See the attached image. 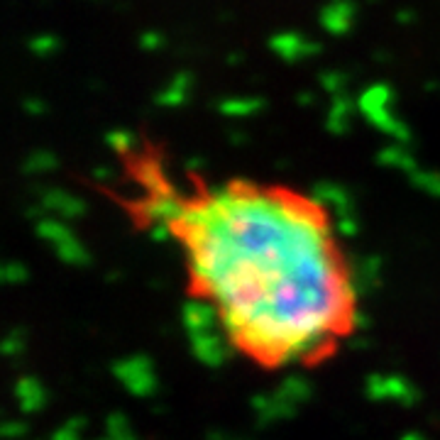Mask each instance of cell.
I'll list each match as a JSON object with an SVG mask.
<instances>
[{"label":"cell","instance_id":"cell-1","mask_svg":"<svg viewBox=\"0 0 440 440\" xmlns=\"http://www.w3.org/2000/svg\"><path fill=\"white\" fill-rule=\"evenodd\" d=\"M269 47H272L274 54L282 57L284 61H301L321 52V44L306 40L299 32H279V35H274L272 40H269Z\"/></svg>","mask_w":440,"mask_h":440},{"label":"cell","instance_id":"cell-9","mask_svg":"<svg viewBox=\"0 0 440 440\" xmlns=\"http://www.w3.org/2000/svg\"><path fill=\"white\" fill-rule=\"evenodd\" d=\"M259 108H262L259 98H225L218 105V110L227 118H247V115L257 113Z\"/></svg>","mask_w":440,"mask_h":440},{"label":"cell","instance_id":"cell-15","mask_svg":"<svg viewBox=\"0 0 440 440\" xmlns=\"http://www.w3.org/2000/svg\"><path fill=\"white\" fill-rule=\"evenodd\" d=\"M57 254L64 259V262H69V264H78V262H86V252H83V247L78 245L76 240H66L64 245L57 247Z\"/></svg>","mask_w":440,"mask_h":440},{"label":"cell","instance_id":"cell-17","mask_svg":"<svg viewBox=\"0 0 440 440\" xmlns=\"http://www.w3.org/2000/svg\"><path fill=\"white\" fill-rule=\"evenodd\" d=\"M108 145L113 147L115 152H120V155H127V152L135 147V135L127 130H113L108 135Z\"/></svg>","mask_w":440,"mask_h":440},{"label":"cell","instance_id":"cell-10","mask_svg":"<svg viewBox=\"0 0 440 440\" xmlns=\"http://www.w3.org/2000/svg\"><path fill=\"white\" fill-rule=\"evenodd\" d=\"M379 162L381 164H389V167L406 169L409 174L413 172V169H416L413 159L406 155V150H404V147H399V145H391V147H386V150H381L379 152Z\"/></svg>","mask_w":440,"mask_h":440},{"label":"cell","instance_id":"cell-18","mask_svg":"<svg viewBox=\"0 0 440 440\" xmlns=\"http://www.w3.org/2000/svg\"><path fill=\"white\" fill-rule=\"evenodd\" d=\"M345 81H347L345 73H340V71H326L321 76V86L331 95H340L343 88H345Z\"/></svg>","mask_w":440,"mask_h":440},{"label":"cell","instance_id":"cell-19","mask_svg":"<svg viewBox=\"0 0 440 440\" xmlns=\"http://www.w3.org/2000/svg\"><path fill=\"white\" fill-rule=\"evenodd\" d=\"M57 164V159L52 157V155H47V152H37V155H32L30 157V162H28V169L30 172H44V169H52Z\"/></svg>","mask_w":440,"mask_h":440},{"label":"cell","instance_id":"cell-12","mask_svg":"<svg viewBox=\"0 0 440 440\" xmlns=\"http://www.w3.org/2000/svg\"><path fill=\"white\" fill-rule=\"evenodd\" d=\"M18 396H20V404L25 406L28 411H35L37 406L42 404V389L37 386L35 379H23L18 384Z\"/></svg>","mask_w":440,"mask_h":440},{"label":"cell","instance_id":"cell-2","mask_svg":"<svg viewBox=\"0 0 440 440\" xmlns=\"http://www.w3.org/2000/svg\"><path fill=\"white\" fill-rule=\"evenodd\" d=\"M355 25L352 0H328L321 10V28L333 37H345Z\"/></svg>","mask_w":440,"mask_h":440},{"label":"cell","instance_id":"cell-6","mask_svg":"<svg viewBox=\"0 0 440 440\" xmlns=\"http://www.w3.org/2000/svg\"><path fill=\"white\" fill-rule=\"evenodd\" d=\"M391 100H394V93H391V88L386 86V83H372V86H367L359 93L357 108L362 115H369V113H374V110L389 108Z\"/></svg>","mask_w":440,"mask_h":440},{"label":"cell","instance_id":"cell-25","mask_svg":"<svg viewBox=\"0 0 440 440\" xmlns=\"http://www.w3.org/2000/svg\"><path fill=\"white\" fill-rule=\"evenodd\" d=\"M311 100H314V98H311V93H301V103H311Z\"/></svg>","mask_w":440,"mask_h":440},{"label":"cell","instance_id":"cell-26","mask_svg":"<svg viewBox=\"0 0 440 440\" xmlns=\"http://www.w3.org/2000/svg\"><path fill=\"white\" fill-rule=\"evenodd\" d=\"M404 440H421V438H418V436H406Z\"/></svg>","mask_w":440,"mask_h":440},{"label":"cell","instance_id":"cell-14","mask_svg":"<svg viewBox=\"0 0 440 440\" xmlns=\"http://www.w3.org/2000/svg\"><path fill=\"white\" fill-rule=\"evenodd\" d=\"M47 203H49L54 210H59V215H66V218H73L76 213H81V203L71 201L66 194H49Z\"/></svg>","mask_w":440,"mask_h":440},{"label":"cell","instance_id":"cell-8","mask_svg":"<svg viewBox=\"0 0 440 440\" xmlns=\"http://www.w3.org/2000/svg\"><path fill=\"white\" fill-rule=\"evenodd\" d=\"M352 98H347L345 93L333 95L331 113H328V130L333 135H345L350 130V118H352Z\"/></svg>","mask_w":440,"mask_h":440},{"label":"cell","instance_id":"cell-23","mask_svg":"<svg viewBox=\"0 0 440 440\" xmlns=\"http://www.w3.org/2000/svg\"><path fill=\"white\" fill-rule=\"evenodd\" d=\"M54 440H78V436H76V431H69V428H64V431L57 433Z\"/></svg>","mask_w":440,"mask_h":440},{"label":"cell","instance_id":"cell-20","mask_svg":"<svg viewBox=\"0 0 440 440\" xmlns=\"http://www.w3.org/2000/svg\"><path fill=\"white\" fill-rule=\"evenodd\" d=\"M162 47H164V37L159 35V32H155V30L145 32V35L140 37V49L157 52V49H162Z\"/></svg>","mask_w":440,"mask_h":440},{"label":"cell","instance_id":"cell-21","mask_svg":"<svg viewBox=\"0 0 440 440\" xmlns=\"http://www.w3.org/2000/svg\"><path fill=\"white\" fill-rule=\"evenodd\" d=\"M3 279L5 282H20V279H25V269L18 267V264H8L3 269Z\"/></svg>","mask_w":440,"mask_h":440},{"label":"cell","instance_id":"cell-22","mask_svg":"<svg viewBox=\"0 0 440 440\" xmlns=\"http://www.w3.org/2000/svg\"><path fill=\"white\" fill-rule=\"evenodd\" d=\"M25 110H30V113H42L44 110V105H42V100H37V98H30V100H25Z\"/></svg>","mask_w":440,"mask_h":440},{"label":"cell","instance_id":"cell-11","mask_svg":"<svg viewBox=\"0 0 440 440\" xmlns=\"http://www.w3.org/2000/svg\"><path fill=\"white\" fill-rule=\"evenodd\" d=\"M61 47L59 37L54 35H37L30 40V52L35 57H40V59H49L52 54H57Z\"/></svg>","mask_w":440,"mask_h":440},{"label":"cell","instance_id":"cell-3","mask_svg":"<svg viewBox=\"0 0 440 440\" xmlns=\"http://www.w3.org/2000/svg\"><path fill=\"white\" fill-rule=\"evenodd\" d=\"M118 377L132 394H150L155 386V377H152V367L145 357H130L118 364Z\"/></svg>","mask_w":440,"mask_h":440},{"label":"cell","instance_id":"cell-16","mask_svg":"<svg viewBox=\"0 0 440 440\" xmlns=\"http://www.w3.org/2000/svg\"><path fill=\"white\" fill-rule=\"evenodd\" d=\"M411 179H413V184H416L418 189L428 191V194H433V196H440V174H426V172L413 169Z\"/></svg>","mask_w":440,"mask_h":440},{"label":"cell","instance_id":"cell-4","mask_svg":"<svg viewBox=\"0 0 440 440\" xmlns=\"http://www.w3.org/2000/svg\"><path fill=\"white\" fill-rule=\"evenodd\" d=\"M215 318H220V314H215L213 306L203 299H191L189 304L184 306V323H186L191 338L213 331Z\"/></svg>","mask_w":440,"mask_h":440},{"label":"cell","instance_id":"cell-5","mask_svg":"<svg viewBox=\"0 0 440 440\" xmlns=\"http://www.w3.org/2000/svg\"><path fill=\"white\" fill-rule=\"evenodd\" d=\"M194 355L201 362L215 367V364H220L225 359V347H222V340L213 331L201 333V335H194Z\"/></svg>","mask_w":440,"mask_h":440},{"label":"cell","instance_id":"cell-13","mask_svg":"<svg viewBox=\"0 0 440 440\" xmlns=\"http://www.w3.org/2000/svg\"><path fill=\"white\" fill-rule=\"evenodd\" d=\"M279 396L289 401V404H291V401H301V399H306V396H309V384H306V381H301L299 377H291V379H286L282 384V389H279Z\"/></svg>","mask_w":440,"mask_h":440},{"label":"cell","instance_id":"cell-24","mask_svg":"<svg viewBox=\"0 0 440 440\" xmlns=\"http://www.w3.org/2000/svg\"><path fill=\"white\" fill-rule=\"evenodd\" d=\"M396 18H399V23H401V25H409V23H413V13H409V10H401V13L396 15Z\"/></svg>","mask_w":440,"mask_h":440},{"label":"cell","instance_id":"cell-7","mask_svg":"<svg viewBox=\"0 0 440 440\" xmlns=\"http://www.w3.org/2000/svg\"><path fill=\"white\" fill-rule=\"evenodd\" d=\"M191 83H194L191 73H186V71L177 73V76L169 81V86L157 93V103L164 105V108H177V105H182L184 100L189 98Z\"/></svg>","mask_w":440,"mask_h":440}]
</instances>
